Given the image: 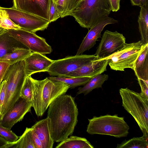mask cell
Listing matches in <instances>:
<instances>
[{
	"mask_svg": "<svg viewBox=\"0 0 148 148\" xmlns=\"http://www.w3.org/2000/svg\"><path fill=\"white\" fill-rule=\"evenodd\" d=\"M1 138L0 137V143H1Z\"/></svg>",
	"mask_w": 148,
	"mask_h": 148,
	"instance_id": "obj_41",
	"label": "cell"
},
{
	"mask_svg": "<svg viewBox=\"0 0 148 148\" xmlns=\"http://www.w3.org/2000/svg\"><path fill=\"white\" fill-rule=\"evenodd\" d=\"M86 138L71 136L59 143L56 148H94Z\"/></svg>",
	"mask_w": 148,
	"mask_h": 148,
	"instance_id": "obj_21",
	"label": "cell"
},
{
	"mask_svg": "<svg viewBox=\"0 0 148 148\" xmlns=\"http://www.w3.org/2000/svg\"><path fill=\"white\" fill-rule=\"evenodd\" d=\"M32 102L36 114L41 116L50 103L56 98L65 94L69 86L62 82L51 80L48 77L42 80L32 78Z\"/></svg>",
	"mask_w": 148,
	"mask_h": 148,
	"instance_id": "obj_2",
	"label": "cell"
},
{
	"mask_svg": "<svg viewBox=\"0 0 148 148\" xmlns=\"http://www.w3.org/2000/svg\"><path fill=\"white\" fill-rule=\"evenodd\" d=\"M31 76L26 77L22 87L20 97L32 101V82Z\"/></svg>",
	"mask_w": 148,
	"mask_h": 148,
	"instance_id": "obj_29",
	"label": "cell"
},
{
	"mask_svg": "<svg viewBox=\"0 0 148 148\" xmlns=\"http://www.w3.org/2000/svg\"><path fill=\"white\" fill-rule=\"evenodd\" d=\"M36 148L31 128L26 127L23 134L16 141L8 143L5 148Z\"/></svg>",
	"mask_w": 148,
	"mask_h": 148,
	"instance_id": "obj_22",
	"label": "cell"
},
{
	"mask_svg": "<svg viewBox=\"0 0 148 148\" xmlns=\"http://www.w3.org/2000/svg\"><path fill=\"white\" fill-rule=\"evenodd\" d=\"M31 128L40 140L43 148H53L54 141L51 136L49 121L47 117L38 121Z\"/></svg>",
	"mask_w": 148,
	"mask_h": 148,
	"instance_id": "obj_17",
	"label": "cell"
},
{
	"mask_svg": "<svg viewBox=\"0 0 148 148\" xmlns=\"http://www.w3.org/2000/svg\"><path fill=\"white\" fill-rule=\"evenodd\" d=\"M6 89V82L4 80L0 84V114L1 116L5 97Z\"/></svg>",
	"mask_w": 148,
	"mask_h": 148,
	"instance_id": "obj_32",
	"label": "cell"
},
{
	"mask_svg": "<svg viewBox=\"0 0 148 148\" xmlns=\"http://www.w3.org/2000/svg\"><path fill=\"white\" fill-rule=\"evenodd\" d=\"M111 11L107 0H81L69 16L73 17L81 27L89 29Z\"/></svg>",
	"mask_w": 148,
	"mask_h": 148,
	"instance_id": "obj_3",
	"label": "cell"
},
{
	"mask_svg": "<svg viewBox=\"0 0 148 148\" xmlns=\"http://www.w3.org/2000/svg\"><path fill=\"white\" fill-rule=\"evenodd\" d=\"M2 117L1 115L0 114V121Z\"/></svg>",
	"mask_w": 148,
	"mask_h": 148,
	"instance_id": "obj_40",
	"label": "cell"
},
{
	"mask_svg": "<svg viewBox=\"0 0 148 148\" xmlns=\"http://www.w3.org/2000/svg\"><path fill=\"white\" fill-rule=\"evenodd\" d=\"M138 22L143 44L148 43V4L141 5Z\"/></svg>",
	"mask_w": 148,
	"mask_h": 148,
	"instance_id": "obj_20",
	"label": "cell"
},
{
	"mask_svg": "<svg viewBox=\"0 0 148 148\" xmlns=\"http://www.w3.org/2000/svg\"><path fill=\"white\" fill-rule=\"evenodd\" d=\"M125 43V38L123 34L106 30L95 55L98 58H107L121 49Z\"/></svg>",
	"mask_w": 148,
	"mask_h": 148,
	"instance_id": "obj_11",
	"label": "cell"
},
{
	"mask_svg": "<svg viewBox=\"0 0 148 148\" xmlns=\"http://www.w3.org/2000/svg\"><path fill=\"white\" fill-rule=\"evenodd\" d=\"M0 136L8 143L16 141L19 137L13 132L11 129L5 127L0 124Z\"/></svg>",
	"mask_w": 148,
	"mask_h": 148,
	"instance_id": "obj_30",
	"label": "cell"
},
{
	"mask_svg": "<svg viewBox=\"0 0 148 148\" xmlns=\"http://www.w3.org/2000/svg\"><path fill=\"white\" fill-rule=\"evenodd\" d=\"M32 52L29 49L24 48H18L12 53L0 58V62H5L10 65L19 61L24 60Z\"/></svg>",
	"mask_w": 148,
	"mask_h": 148,
	"instance_id": "obj_24",
	"label": "cell"
},
{
	"mask_svg": "<svg viewBox=\"0 0 148 148\" xmlns=\"http://www.w3.org/2000/svg\"><path fill=\"white\" fill-rule=\"evenodd\" d=\"M138 83L141 89V95L145 99L148 100V82L137 78Z\"/></svg>",
	"mask_w": 148,
	"mask_h": 148,
	"instance_id": "obj_33",
	"label": "cell"
},
{
	"mask_svg": "<svg viewBox=\"0 0 148 148\" xmlns=\"http://www.w3.org/2000/svg\"><path fill=\"white\" fill-rule=\"evenodd\" d=\"M108 77V75L101 74L91 78L83 87L78 88L77 94L82 93L86 95L95 89L102 88V85Z\"/></svg>",
	"mask_w": 148,
	"mask_h": 148,
	"instance_id": "obj_23",
	"label": "cell"
},
{
	"mask_svg": "<svg viewBox=\"0 0 148 148\" xmlns=\"http://www.w3.org/2000/svg\"><path fill=\"white\" fill-rule=\"evenodd\" d=\"M48 78L50 79L62 82L68 85L69 88H74L77 87L84 86L91 78L87 77H61L51 76Z\"/></svg>",
	"mask_w": 148,
	"mask_h": 148,
	"instance_id": "obj_25",
	"label": "cell"
},
{
	"mask_svg": "<svg viewBox=\"0 0 148 148\" xmlns=\"http://www.w3.org/2000/svg\"><path fill=\"white\" fill-rule=\"evenodd\" d=\"M133 70L137 78L148 82V43L143 44L142 51L134 63Z\"/></svg>",
	"mask_w": 148,
	"mask_h": 148,
	"instance_id": "obj_18",
	"label": "cell"
},
{
	"mask_svg": "<svg viewBox=\"0 0 148 148\" xmlns=\"http://www.w3.org/2000/svg\"><path fill=\"white\" fill-rule=\"evenodd\" d=\"M81 0H58L55 2L61 18L69 16Z\"/></svg>",
	"mask_w": 148,
	"mask_h": 148,
	"instance_id": "obj_26",
	"label": "cell"
},
{
	"mask_svg": "<svg viewBox=\"0 0 148 148\" xmlns=\"http://www.w3.org/2000/svg\"><path fill=\"white\" fill-rule=\"evenodd\" d=\"M27 77L41 72H47L54 60L45 55L33 52L24 60Z\"/></svg>",
	"mask_w": 148,
	"mask_h": 148,
	"instance_id": "obj_16",
	"label": "cell"
},
{
	"mask_svg": "<svg viewBox=\"0 0 148 148\" xmlns=\"http://www.w3.org/2000/svg\"><path fill=\"white\" fill-rule=\"evenodd\" d=\"M12 7L49 21L50 0H12Z\"/></svg>",
	"mask_w": 148,
	"mask_h": 148,
	"instance_id": "obj_14",
	"label": "cell"
},
{
	"mask_svg": "<svg viewBox=\"0 0 148 148\" xmlns=\"http://www.w3.org/2000/svg\"><path fill=\"white\" fill-rule=\"evenodd\" d=\"M141 6L145 5L148 4V0H140Z\"/></svg>",
	"mask_w": 148,
	"mask_h": 148,
	"instance_id": "obj_38",
	"label": "cell"
},
{
	"mask_svg": "<svg viewBox=\"0 0 148 148\" xmlns=\"http://www.w3.org/2000/svg\"><path fill=\"white\" fill-rule=\"evenodd\" d=\"M111 11L116 12L120 8L121 0H107Z\"/></svg>",
	"mask_w": 148,
	"mask_h": 148,
	"instance_id": "obj_35",
	"label": "cell"
},
{
	"mask_svg": "<svg viewBox=\"0 0 148 148\" xmlns=\"http://www.w3.org/2000/svg\"><path fill=\"white\" fill-rule=\"evenodd\" d=\"M27 47L10 36L6 30L0 34V58L19 48Z\"/></svg>",
	"mask_w": 148,
	"mask_h": 148,
	"instance_id": "obj_19",
	"label": "cell"
},
{
	"mask_svg": "<svg viewBox=\"0 0 148 148\" xmlns=\"http://www.w3.org/2000/svg\"><path fill=\"white\" fill-rule=\"evenodd\" d=\"M47 117L54 142L62 141L72 134L78 121V109L74 98L63 95L49 105Z\"/></svg>",
	"mask_w": 148,
	"mask_h": 148,
	"instance_id": "obj_1",
	"label": "cell"
},
{
	"mask_svg": "<svg viewBox=\"0 0 148 148\" xmlns=\"http://www.w3.org/2000/svg\"><path fill=\"white\" fill-rule=\"evenodd\" d=\"M32 107V101L20 97L4 114L0 121V124L11 129L15 124L22 120L27 112L31 111Z\"/></svg>",
	"mask_w": 148,
	"mask_h": 148,
	"instance_id": "obj_12",
	"label": "cell"
},
{
	"mask_svg": "<svg viewBox=\"0 0 148 148\" xmlns=\"http://www.w3.org/2000/svg\"><path fill=\"white\" fill-rule=\"evenodd\" d=\"M118 22L117 20L108 16L99 20L90 28L80 45L76 55L82 54L85 51L93 47L96 44L97 39L101 38V33L104 27L108 25Z\"/></svg>",
	"mask_w": 148,
	"mask_h": 148,
	"instance_id": "obj_13",
	"label": "cell"
},
{
	"mask_svg": "<svg viewBox=\"0 0 148 148\" xmlns=\"http://www.w3.org/2000/svg\"><path fill=\"white\" fill-rule=\"evenodd\" d=\"M10 35L21 43L33 52L45 55L51 53L52 49L45 39L35 33L22 29L7 30Z\"/></svg>",
	"mask_w": 148,
	"mask_h": 148,
	"instance_id": "obj_10",
	"label": "cell"
},
{
	"mask_svg": "<svg viewBox=\"0 0 148 148\" xmlns=\"http://www.w3.org/2000/svg\"><path fill=\"white\" fill-rule=\"evenodd\" d=\"M86 132L89 134L106 135L120 138L127 136L130 127L123 117L117 115L94 116L88 119Z\"/></svg>",
	"mask_w": 148,
	"mask_h": 148,
	"instance_id": "obj_5",
	"label": "cell"
},
{
	"mask_svg": "<svg viewBox=\"0 0 148 148\" xmlns=\"http://www.w3.org/2000/svg\"><path fill=\"white\" fill-rule=\"evenodd\" d=\"M7 30L5 29L2 28L0 27V34L6 31Z\"/></svg>",
	"mask_w": 148,
	"mask_h": 148,
	"instance_id": "obj_39",
	"label": "cell"
},
{
	"mask_svg": "<svg viewBox=\"0 0 148 148\" xmlns=\"http://www.w3.org/2000/svg\"><path fill=\"white\" fill-rule=\"evenodd\" d=\"M97 58L95 55L82 54L67 56L54 60L47 72L51 76L66 77L69 74Z\"/></svg>",
	"mask_w": 148,
	"mask_h": 148,
	"instance_id": "obj_8",
	"label": "cell"
},
{
	"mask_svg": "<svg viewBox=\"0 0 148 148\" xmlns=\"http://www.w3.org/2000/svg\"><path fill=\"white\" fill-rule=\"evenodd\" d=\"M109 59L97 58L69 74L66 77H87L92 78L107 71Z\"/></svg>",
	"mask_w": 148,
	"mask_h": 148,
	"instance_id": "obj_15",
	"label": "cell"
},
{
	"mask_svg": "<svg viewBox=\"0 0 148 148\" xmlns=\"http://www.w3.org/2000/svg\"><path fill=\"white\" fill-rule=\"evenodd\" d=\"M122 106L133 117L143 135L148 139V100L140 94L127 88L119 90Z\"/></svg>",
	"mask_w": 148,
	"mask_h": 148,
	"instance_id": "obj_4",
	"label": "cell"
},
{
	"mask_svg": "<svg viewBox=\"0 0 148 148\" xmlns=\"http://www.w3.org/2000/svg\"><path fill=\"white\" fill-rule=\"evenodd\" d=\"M27 77L24 60L10 66L3 79L6 81V89L2 119L20 97L21 90Z\"/></svg>",
	"mask_w": 148,
	"mask_h": 148,
	"instance_id": "obj_6",
	"label": "cell"
},
{
	"mask_svg": "<svg viewBox=\"0 0 148 148\" xmlns=\"http://www.w3.org/2000/svg\"><path fill=\"white\" fill-rule=\"evenodd\" d=\"M10 65L8 63L0 62V84Z\"/></svg>",
	"mask_w": 148,
	"mask_h": 148,
	"instance_id": "obj_34",
	"label": "cell"
},
{
	"mask_svg": "<svg viewBox=\"0 0 148 148\" xmlns=\"http://www.w3.org/2000/svg\"><path fill=\"white\" fill-rule=\"evenodd\" d=\"M141 40L129 44L125 43L120 50L108 57L111 69L124 71L126 68L132 70L134 63L141 53L143 47Z\"/></svg>",
	"mask_w": 148,
	"mask_h": 148,
	"instance_id": "obj_7",
	"label": "cell"
},
{
	"mask_svg": "<svg viewBox=\"0 0 148 148\" xmlns=\"http://www.w3.org/2000/svg\"><path fill=\"white\" fill-rule=\"evenodd\" d=\"M0 27L7 30L20 29L10 19L9 15L3 7L0 6Z\"/></svg>",
	"mask_w": 148,
	"mask_h": 148,
	"instance_id": "obj_28",
	"label": "cell"
},
{
	"mask_svg": "<svg viewBox=\"0 0 148 148\" xmlns=\"http://www.w3.org/2000/svg\"><path fill=\"white\" fill-rule=\"evenodd\" d=\"M32 131L34 143L35 148H43L42 145L40 140L32 130Z\"/></svg>",
	"mask_w": 148,
	"mask_h": 148,
	"instance_id": "obj_36",
	"label": "cell"
},
{
	"mask_svg": "<svg viewBox=\"0 0 148 148\" xmlns=\"http://www.w3.org/2000/svg\"><path fill=\"white\" fill-rule=\"evenodd\" d=\"M49 17L50 23L55 21L61 17L60 13L54 0H50Z\"/></svg>",
	"mask_w": 148,
	"mask_h": 148,
	"instance_id": "obj_31",
	"label": "cell"
},
{
	"mask_svg": "<svg viewBox=\"0 0 148 148\" xmlns=\"http://www.w3.org/2000/svg\"><path fill=\"white\" fill-rule=\"evenodd\" d=\"M148 139L142 136L134 137L128 140H125L117 144L116 148H148Z\"/></svg>",
	"mask_w": 148,
	"mask_h": 148,
	"instance_id": "obj_27",
	"label": "cell"
},
{
	"mask_svg": "<svg viewBox=\"0 0 148 148\" xmlns=\"http://www.w3.org/2000/svg\"><path fill=\"white\" fill-rule=\"evenodd\" d=\"M133 6H141L140 0H130Z\"/></svg>",
	"mask_w": 148,
	"mask_h": 148,
	"instance_id": "obj_37",
	"label": "cell"
},
{
	"mask_svg": "<svg viewBox=\"0 0 148 148\" xmlns=\"http://www.w3.org/2000/svg\"><path fill=\"white\" fill-rule=\"evenodd\" d=\"M12 21L21 29L35 33L43 31L48 27L50 22L41 17L18 10L13 7H3Z\"/></svg>",
	"mask_w": 148,
	"mask_h": 148,
	"instance_id": "obj_9",
	"label": "cell"
},
{
	"mask_svg": "<svg viewBox=\"0 0 148 148\" xmlns=\"http://www.w3.org/2000/svg\"><path fill=\"white\" fill-rule=\"evenodd\" d=\"M58 0H54V1H55V2H56V1H58Z\"/></svg>",
	"mask_w": 148,
	"mask_h": 148,
	"instance_id": "obj_42",
	"label": "cell"
}]
</instances>
